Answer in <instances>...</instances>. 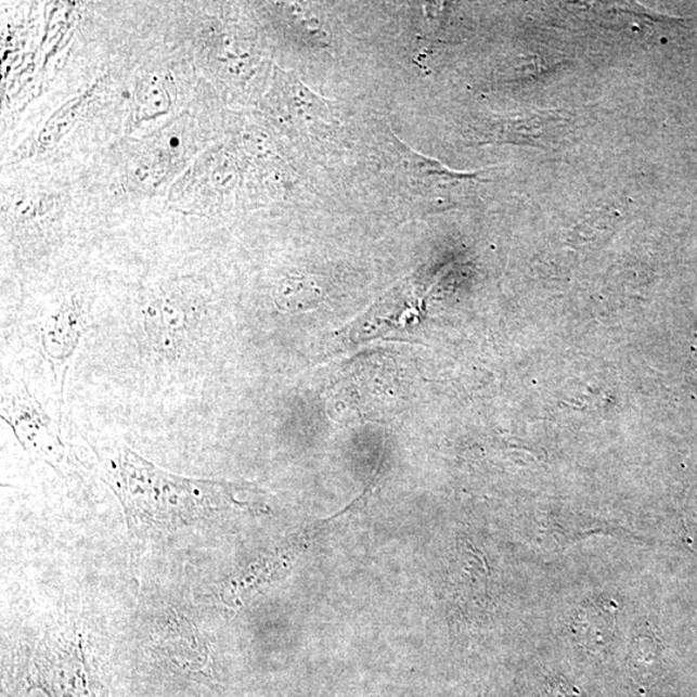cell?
I'll use <instances>...</instances> for the list:
<instances>
[{"mask_svg": "<svg viewBox=\"0 0 697 697\" xmlns=\"http://www.w3.org/2000/svg\"><path fill=\"white\" fill-rule=\"evenodd\" d=\"M577 117L568 112L544 111L505 118L478 130L477 142L487 144H516L540 149L556 147L567 138Z\"/></svg>", "mask_w": 697, "mask_h": 697, "instance_id": "obj_3", "label": "cell"}, {"mask_svg": "<svg viewBox=\"0 0 697 697\" xmlns=\"http://www.w3.org/2000/svg\"><path fill=\"white\" fill-rule=\"evenodd\" d=\"M4 411L9 414L7 422L11 423L25 449L36 452L51 465L60 463L64 457L63 444L53 436L49 428V417L29 398L28 391L23 392V396H13L7 408L4 405Z\"/></svg>", "mask_w": 697, "mask_h": 697, "instance_id": "obj_4", "label": "cell"}, {"mask_svg": "<svg viewBox=\"0 0 697 697\" xmlns=\"http://www.w3.org/2000/svg\"><path fill=\"white\" fill-rule=\"evenodd\" d=\"M320 300V291L307 282L286 280L276 288V306L286 311L308 309Z\"/></svg>", "mask_w": 697, "mask_h": 697, "instance_id": "obj_9", "label": "cell"}, {"mask_svg": "<svg viewBox=\"0 0 697 697\" xmlns=\"http://www.w3.org/2000/svg\"><path fill=\"white\" fill-rule=\"evenodd\" d=\"M99 457L138 544L245 505L236 498L240 487L171 475L126 446L101 451Z\"/></svg>", "mask_w": 697, "mask_h": 697, "instance_id": "obj_1", "label": "cell"}, {"mask_svg": "<svg viewBox=\"0 0 697 697\" xmlns=\"http://www.w3.org/2000/svg\"><path fill=\"white\" fill-rule=\"evenodd\" d=\"M25 688L47 697H105L96 661L76 622H61L39 641L26 667Z\"/></svg>", "mask_w": 697, "mask_h": 697, "instance_id": "obj_2", "label": "cell"}, {"mask_svg": "<svg viewBox=\"0 0 697 697\" xmlns=\"http://www.w3.org/2000/svg\"><path fill=\"white\" fill-rule=\"evenodd\" d=\"M397 147L401 154L403 165L412 176L417 179L462 182V181H486L479 178L480 172H459L446 167L441 162L425 157L412 149L398 142Z\"/></svg>", "mask_w": 697, "mask_h": 697, "instance_id": "obj_8", "label": "cell"}, {"mask_svg": "<svg viewBox=\"0 0 697 697\" xmlns=\"http://www.w3.org/2000/svg\"><path fill=\"white\" fill-rule=\"evenodd\" d=\"M85 330V313L77 300L65 302L55 314L46 321L42 335L43 350L55 372L56 380L63 383L67 361L77 349Z\"/></svg>", "mask_w": 697, "mask_h": 697, "instance_id": "obj_5", "label": "cell"}, {"mask_svg": "<svg viewBox=\"0 0 697 697\" xmlns=\"http://www.w3.org/2000/svg\"><path fill=\"white\" fill-rule=\"evenodd\" d=\"M280 80L282 96L288 117L295 124L307 130L321 133L322 128H328L336 121L334 107L330 101L318 96L304 86L299 79L282 74Z\"/></svg>", "mask_w": 697, "mask_h": 697, "instance_id": "obj_7", "label": "cell"}, {"mask_svg": "<svg viewBox=\"0 0 697 697\" xmlns=\"http://www.w3.org/2000/svg\"><path fill=\"white\" fill-rule=\"evenodd\" d=\"M191 317V309L179 297H162L149 304L145 330L153 347L162 353L171 354L184 337Z\"/></svg>", "mask_w": 697, "mask_h": 697, "instance_id": "obj_6", "label": "cell"}]
</instances>
